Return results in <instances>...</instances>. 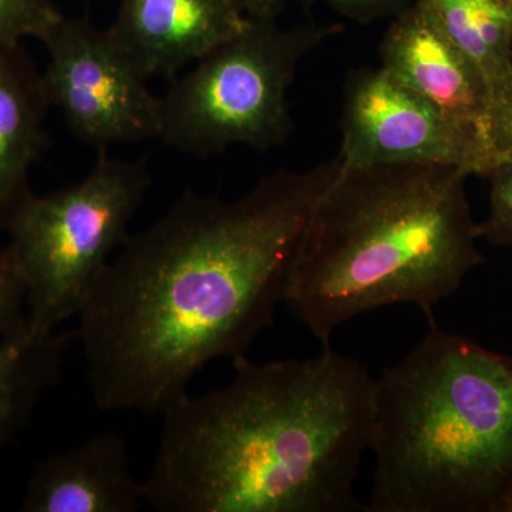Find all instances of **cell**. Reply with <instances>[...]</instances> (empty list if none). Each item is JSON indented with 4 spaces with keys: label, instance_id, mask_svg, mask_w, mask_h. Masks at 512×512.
I'll list each match as a JSON object with an SVG mask.
<instances>
[{
    "label": "cell",
    "instance_id": "obj_1",
    "mask_svg": "<svg viewBox=\"0 0 512 512\" xmlns=\"http://www.w3.org/2000/svg\"><path fill=\"white\" fill-rule=\"evenodd\" d=\"M339 171L336 158L279 171L231 201L187 191L128 234L76 316L97 409L161 416L202 367L247 357Z\"/></svg>",
    "mask_w": 512,
    "mask_h": 512
},
{
    "label": "cell",
    "instance_id": "obj_2",
    "mask_svg": "<svg viewBox=\"0 0 512 512\" xmlns=\"http://www.w3.org/2000/svg\"><path fill=\"white\" fill-rule=\"evenodd\" d=\"M222 389L163 416L146 505L160 512H349L369 450L376 379L329 346L311 359L234 362Z\"/></svg>",
    "mask_w": 512,
    "mask_h": 512
},
{
    "label": "cell",
    "instance_id": "obj_3",
    "mask_svg": "<svg viewBox=\"0 0 512 512\" xmlns=\"http://www.w3.org/2000/svg\"><path fill=\"white\" fill-rule=\"evenodd\" d=\"M454 165L340 168L293 255L284 302L329 346L350 319L409 303L430 315L483 262Z\"/></svg>",
    "mask_w": 512,
    "mask_h": 512
},
{
    "label": "cell",
    "instance_id": "obj_4",
    "mask_svg": "<svg viewBox=\"0 0 512 512\" xmlns=\"http://www.w3.org/2000/svg\"><path fill=\"white\" fill-rule=\"evenodd\" d=\"M369 512H508L512 355L437 326L376 379Z\"/></svg>",
    "mask_w": 512,
    "mask_h": 512
},
{
    "label": "cell",
    "instance_id": "obj_5",
    "mask_svg": "<svg viewBox=\"0 0 512 512\" xmlns=\"http://www.w3.org/2000/svg\"><path fill=\"white\" fill-rule=\"evenodd\" d=\"M340 32L339 25L284 28L278 20L249 19L160 97L158 140L197 157L232 146H281L292 131L288 93L299 64Z\"/></svg>",
    "mask_w": 512,
    "mask_h": 512
},
{
    "label": "cell",
    "instance_id": "obj_6",
    "mask_svg": "<svg viewBox=\"0 0 512 512\" xmlns=\"http://www.w3.org/2000/svg\"><path fill=\"white\" fill-rule=\"evenodd\" d=\"M150 185L144 161L100 151L79 183L53 194L26 195L5 229L25 285L30 325L55 330L77 316L126 241Z\"/></svg>",
    "mask_w": 512,
    "mask_h": 512
},
{
    "label": "cell",
    "instance_id": "obj_7",
    "mask_svg": "<svg viewBox=\"0 0 512 512\" xmlns=\"http://www.w3.org/2000/svg\"><path fill=\"white\" fill-rule=\"evenodd\" d=\"M50 106L62 111L76 138L96 150L160 136V97L148 89L107 29L66 18L43 40Z\"/></svg>",
    "mask_w": 512,
    "mask_h": 512
},
{
    "label": "cell",
    "instance_id": "obj_8",
    "mask_svg": "<svg viewBox=\"0 0 512 512\" xmlns=\"http://www.w3.org/2000/svg\"><path fill=\"white\" fill-rule=\"evenodd\" d=\"M340 168L392 164L454 165L470 175L493 171L487 143L384 70L353 74L343 103Z\"/></svg>",
    "mask_w": 512,
    "mask_h": 512
},
{
    "label": "cell",
    "instance_id": "obj_9",
    "mask_svg": "<svg viewBox=\"0 0 512 512\" xmlns=\"http://www.w3.org/2000/svg\"><path fill=\"white\" fill-rule=\"evenodd\" d=\"M380 57L384 70L488 146L490 86L476 63L441 29L426 0L393 18Z\"/></svg>",
    "mask_w": 512,
    "mask_h": 512
},
{
    "label": "cell",
    "instance_id": "obj_10",
    "mask_svg": "<svg viewBox=\"0 0 512 512\" xmlns=\"http://www.w3.org/2000/svg\"><path fill=\"white\" fill-rule=\"evenodd\" d=\"M248 22L234 0H121L107 32L150 80L177 76Z\"/></svg>",
    "mask_w": 512,
    "mask_h": 512
},
{
    "label": "cell",
    "instance_id": "obj_11",
    "mask_svg": "<svg viewBox=\"0 0 512 512\" xmlns=\"http://www.w3.org/2000/svg\"><path fill=\"white\" fill-rule=\"evenodd\" d=\"M143 505L146 485L131 471L127 441L107 430L39 461L20 510L137 512Z\"/></svg>",
    "mask_w": 512,
    "mask_h": 512
},
{
    "label": "cell",
    "instance_id": "obj_12",
    "mask_svg": "<svg viewBox=\"0 0 512 512\" xmlns=\"http://www.w3.org/2000/svg\"><path fill=\"white\" fill-rule=\"evenodd\" d=\"M50 101L43 73L20 45H0V227L29 194V171L46 143Z\"/></svg>",
    "mask_w": 512,
    "mask_h": 512
},
{
    "label": "cell",
    "instance_id": "obj_13",
    "mask_svg": "<svg viewBox=\"0 0 512 512\" xmlns=\"http://www.w3.org/2000/svg\"><path fill=\"white\" fill-rule=\"evenodd\" d=\"M74 338L73 332L37 329L28 320L0 336V453L59 382Z\"/></svg>",
    "mask_w": 512,
    "mask_h": 512
},
{
    "label": "cell",
    "instance_id": "obj_14",
    "mask_svg": "<svg viewBox=\"0 0 512 512\" xmlns=\"http://www.w3.org/2000/svg\"><path fill=\"white\" fill-rule=\"evenodd\" d=\"M446 35L484 74L491 93L512 74V8L504 0H426Z\"/></svg>",
    "mask_w": 512,
    "mask_h": 512
},
{
    "label": "cell",
    "instance_id": "obj_15",
    "mask_svg": "<svg viewBox=\"0 0 512 512\" xmlns=\"http://www.w3.org/2000/svg\"><path fill=\"white\" fill-rule=\"evenodd\" d=\"M53 0H0V45L43 40L63 18Z\"/></svg>",
    "mask_w": 512,
    "mask_h": 512
},
{
    "label": "cell",
    "instance_id": "obj_16",
    "mask_svg": "<svg viewBox=\"0 0 512 512\" xmlns=\"http://www.w3.org/2000/svg\"><path fill=\"white\" fill-rule=\"evenodd\" d=\"M488 178L490 212L487 220L477 224L478 238L493 245H512V161H500Z\"/></svg>",
    "mask_w": 512,
    "mask_h": 512
},
{
    "label": "cell",
    "instance_id": "obj_17",
    "mask_svg": "<svg viewBox=\"0 0 512 512\" xmlns=\"http://www.w3.org/2000/svg\"><path fill=\"white\" fill-rule=\"evenodd\" d=\"M26 316V291L8 247L0 248V336L20 328Z\"/></svg>",
    "mask_w": 512,
    "mask_h": 512
},
{
    "label": "cell",
    "instance_id": "obj_18",
    "mask_svg": "<svg viewBox=\"0 0 512 512\" xmlns=\"http://www.w3.org/2000/svg\"><path fill=\"white\" fill-rule=\"evenodd\" d=\"M487 141L495 165L512 161V74L491 93Z\"/></svg>",
    "mask_w": 512,
    "mask_h": 512
},
{
    "label": "cell",
    "instance_id": "obj_19",
    "mask_svg": "<svg viewBox=\"0 0 512 512\" xmlns=\"http://www.w3.org/2000/svg\"><path fill=\"white\" fill-rule=\"evenodd\" d=\"M305 5L322 3L338 12L343 18L369 25L375 20L396 18L417 0H302Z\"/></svg>",
    "mask_w": 512,
    "mask_h": 512
},
{
    "label": "cell",
    "instance_id": "obj_20",
    "mask_svg": "<svg viewBox=\"0 0 512 512\" xmlns=\"http://www.w3.org/2000/svg\"><path fill=\"white\" fill-rule=\"evenodd\" d=\"M234 2L252 20H278L286 5V0H234Z\"/></svg>",
    "mask_w": 512,
    "mask_h": 512
},
{
    "label": "cell",
    "instance_id": "obj_21",
    "mask_svg": "<svg viewBox=\"0 0 512 512\" xmlns=\"http://www.w3.org/2000/svg\"><path fill=\"white\" fill-rule=\"evenodd\" d=\"M505 3H507L510 8H512V0H504Z\"/></svg>",
    "mask_w": 512,
    "mask_h": 512
},
{
    "label": "cell",
    "instance_id": "obj_22",
    "mask_svg": "<svg viewBox=\"0 0 512 512\" xmlns=\"http://www.w3.org/2000/svg\"><path fill=\"white\" fill-rule=\"evenodd\" d=\"M508 512H512V504H511V507H510V511H508Z\"/></svg>",
    "mask_w": 512,
    "mask_h": 512
}]
</instances>
